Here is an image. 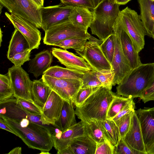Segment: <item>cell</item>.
I'll return each instance as SVG.
<instances>
[{
  "label": "cell",
  "mask_w": 154,
  "mask_h": 154,
  "mask_svg": "<svg viewBox=\"0 0 154 154\" xmlns=\"http://www.w3.org/2000/svg\"><path fill=\"white\" fill-rule=\"evenodd\" d=\"M116 95L111 90L100 86L81 105L76 107L75 114L79 119L88 123L94 120L105 121L109 107Z\"/></svg>",
  "instance_id": "obj_1"
},
{
  "label": "cell",
  "mask_w": 154,
  "mask_h": 154,
  "mask_svg": "<svg viewBox=\"0 0 154 154\" xmlns=\"http://www.w3.org/2000/svg\"><path fill=\"white\" fill-rule=\"evenodd\" d=\"M2 119L29 148L49 151L53 146L51 127L31 122L26 126L22 127L17 121Z\"/></svg>",
  "instance_id": "obj_2"
},
{
  "label": "cell",
  "mask_w": 154,
  "mask_h": 154,
  "mask_svg": "<svg viewBox=\"0 0 154 154\" xmlns=\"http://www.w3.org/2000/svg\"><path fill=\"white\" fill-rule=\"evenodd\" d=\"M154 70V63H142L131 69L125 79L116 87V94L133 99L140 98L150 83Z\"/></svg>",
  "instance_id": "obj_3"
},
{
  "label": "cell",
  "mask_w": 154,
  "mask_h": 154,
  "mask_svg": "<svg viewBox=\"0 0 154 154\" xmlns=\"http://www.w3.org/2000/svg\"><path fill=\"white\" fill-rule=\"evenodd\" d=\"M120 5L102 0L92 10L93 19L89 27L92 34L104 41L113 34V27L120 11Z\"/></svg>",
  "instance_id": "obj_4"
},
{
  "label": "cell",
  "mask_w": 154,
  "mask_h": 154,
  "mask_svg": "<svg viewBox=\"0 0 154 154\" xmlns=\"http://www.w3.org/2000/svg\"><path fill=\"white\" fill-rule=\"evenodd\" d=\"M116 21L128 34L138 53L144 48L146 32L140 16L128 7L120 11Z\"/></svg>",
  "instance_id": "obj_5"
},
{
  "label": "cell",
  "mask_w": 154,
  "mask_h": 154,
  "mask_svg": "<svg viewBox=\"0 0 154 154\" xmlns=\"http://www.w3.org/2000/svg\"><path fill=\"white\" fill-rule=\"evenodd\" d=\"M0 3L10 13L27 20L38 28H42L41 8L32 0H0Z\"/></svg>",
  "instance_id": "obj_6"
},
{
  "label": "cell",
  "mask_w": 154,
  "mask_h": 154,
  "mask_svg": "<svg viewBox=\"0 0 154 154\" xmlns=\"http://www.w3.org/2000/svg\"><path fill=\"white\" fill-rule=\"evenodd\" d=\"M91 36L87 31L74 25L69 20L56 25L45 32L43 43L47 45H54L71 38L82 37L88 40Z\"/></svg>",
  "instance_id": "obj_7"
},
{
  "label": "cell",
  "mask_w": 154,
  "mask_h": 154,
  "mask_svg": "<svg viewBox=\"0 0 154 154\" xmlns=\"http://www.w3.org/2000/svg\"><path fill=\"white\" fill-rule=\"evenodd\" d=\"M14 92V96L33 103L32 89L33 81L21 66L13 65L8 73Z\"/></svg>",
  "instance_id": "obj_8"
},
{
  "label": "cell",
  "mask_w": 154,
  "mask_h": 154,
  "mask_svg": "<svg viewBox=\"0 0 154 154\" xmlns=\"http://www.w3.org/2000/svg\"><path fill=\"white\" fill-rule=\"evenodd\" d=\"M103 41L98 40L91 35L87 41L82 51L75 52L83 58L93 70L97 72L103 69H112L111 64L102 52L100 44Z\"/></svg>",
  "instance_id": "obj_9"
},
{
  "label": "cell",
  "mask_w": 154,
  "mask_h": 154,
  "mask_svg": "<svg viewBox=\"0 0 154 154\" xmlns=\"http://www.w3.org/2000/svg\"><path fill=\"white\" fill-rule=\"evenodd\" d=\"M113 30L115 49L111 65L114 73L113 86H115L123 82L132 69L123 52L118 28L115 23Z\"/></svg>",
  "instance_id": "obj_10"
},
{
  "label": "cell",
  "mask_w": 154,
  "mask_h": 154,
  "mask_svg": "<svg viewBox=\"0 0 154 154\" xmlns=\"http://www.w3.org/2000/svg\"><path fill=\"white\" fill-rule=\"evenodd\" d=\"M42 80L53 90L65 100L72 101L82 86V80L61 79L43 75Z\"/></svg>",
  "instance_id": "obj_11"
},
{
  "label": "cell",
  "mask_w": 154,
  "mask_h": 154,
  "mask_svg": "<svg viewBox=\"0 0 154 154\" xmlns=\"http://www.w3.org/2000/svg\"><path fill=\"white\" fill-rule=\"evenodd\" d=\"M73 8L61 3L41 8L42 28L45 32L56 25L69 20V17Z\"/></svg>",
  "instance_id": "obj_12"
},
{
  "label": "cell",
  "mask_w": 154,
  "mask_h": 154,
  "mask_svg": "<svg viewBox=\"0 0 154 154\" xmlns=\"http://www.w3.org/2000/svg\"><path fill=\"white\" fill-rule=\"evenodd\" d=\"M5 14L15 29L18 30L27 41L29 48L38 49L41 39V33L33 24L17 15L6 12Z\"/></svg>",
  "instance_id": "obj_13"
},
{
  "label": "cell",
  "mask_w": 154,
  "mask_h": 154,
  "mask_svg": "<svg viewBox=\"0 0 154 154\" xmlns=\"http://www.w3.org/2000/svg\"><path fill=\"white\" fill-rule=\"evenodd\" d=\"M0 116L2 118L18 121L27 119L31 122L43 125L41 116L34 115L24 110L17 104L16 98L0 103Z\"/></svg>",
  "instance_id": "obj_14"
},
{
  "label": "cell",
  "mask_w": 154,
  "mask_h": 154,
  "mask_svg": "<svg viewBox=\"0 0 154 154\" xmlns=\"http://www.w3.org/2000/svg\"><path fill=\"white\" fill-rule=\"evenodd\" d=\"M135 112L139 119L146 151L154 143V107Z\"/></svg>",
  "instance_id": "obj_15"
},
{
  "label": "cell",
  "mask_w": 154,
  "mask_h": 154,
  "mask_svg": "<svg viewBox=\"0 0 154 154\" xmlns=\"http://www.w3.org/2000/svg\"><path fill=\"white\" fill-rule=\"evenodd\" d=\"M64 100L52 90L42 109L41 118L43 125H54L60 116Z\"/></svg>",
  "instance_id": "obj_16"
},
{
  "label": "cell",
  "mask_w": 154,
  "mask_h": 154,
  "mask_svg": "<svg viewBox=\"0 0 154 154\" xmlns=\"http://www.w3.org/2000/svg\"><path fill=\"white\" fill-rule=\"evenodd\" d=\"M122 138L132 149L138 151L142 154H147L140 124L135 109L132 111L129 129Z\"/></svg>",
  "instance_id": "obj_17"
},
{
  "label": "cell",
  "mask_w": 154,
  "mask_h": 154,
  "mask_svg": "<svg viewBox=\"0 0 154 154\" xmlns=\"http://www.w3.org/2000/svg\"><path fill=\"white\" fill-rule=\"evenodd\" d=\"M51 53L66 68L83 72L93 70L83 58L78 57L66 50L53 48Z\"/></svg>",
  "instance_id": "obj_18"
},
{
  "label": "cell",
  "mask_w": 154,
  "mask_h": 154,
  "mask_svg": "<svg viewBox=\"0 0 154 154\" xmlns=\"http://www.w3.org/2000/svg\"><path fill=\"white\" fill-rule=\"evenodd\" d=\"M87 124L81 120L62 131L59 138L53 139V147L57 151L63 150L68 146L71 140L74 138L87 134L86 126Z\"/></svg>",
  "instance_id": "obj_19"
},
{
  "label": "cell",
  "mask_w": 154,
  "mask_h": 154,
  "mask_svg": "<svg viewBox=\"0 0 154 154\" xmlns=\"http://www.w3.org/2000/svg\"><path fill=\"white\" fill-rule=\"evenodd\" d=\"M115 23L118 28L123 52L131 69H135L142 64L139 53L128 34L120 27L116 21Z\"/></svg>",
  "instance_id": "obj_20"
},
{
  "label": "cell",
  "mask_w": 154,
  "mask_h": 154,
  "mask_svg": "<svg viewBox=\"0 0 154 154\" xmlns=\"http://www.w3.org/2000/svg\"><path fill=\"white\" fill-rule=\"evenodd\" d=\"M53 55L48 50L43 51L35 54V57L29 61L28 72L36 78L43 75L51 67Z\"/></svg>",
  "instance_id": "obj_21"
},
{
  "label": "cell",
  "mask_w": 154,
  "mask_h": 154,
  "mask_svg": "<svg viewBox=\"0 0 154 154\" xmlns=\"http://www.w3.org/2000/svg\"><path fill=\"white\" fill-rule=\"evenodd\" d=\"M140 18L147 35L152 37L154 33V0H138Z\"/></svg>",
  "instance_id": "obj_22"
},
{
  "label": "cell",
  "mask_w": 154,
  "mask_h": 154,
  "mask_svg": "<svg viewBox=\"0 0 154 154\" xmlns=\"http://www.w3.org/2000/svg\"><path fill=\"white\" fill-rule=\"evenodd\" d=\"M97 144L88 135L85 134L73 138L68 147L73 154H95Z\"/></svg>",
  "instance_id": "obj_23"
},
{
  "label": "cell",
  "mask_w": 154,
  "mask_h": 154,
  "mask_svg": "<svg viewBox=\"0 0 154 154\" xmlns=\"http://www.w3.org/2000/svg\"><path fill=\"white\" fill-rule=\"evenodd\" d=\"M73 104L72 101L64 100L59 118L54 125L62 131L77 123Z\"/></svg>",
  "instance_id": "obj_24"
},
{
  "label": "cell",
  "mask_w": 154,
  "mask_h": 154,
  "mask_svg": "<svg viewBox=\"0 0 154 154\" xmlns=\"http://www.w3.org/2000/svg\"><path fill=\"white\" fill-rule=\"evenodd\" d=\"M92 11L85 8H73L69 17V20L75 26L88 31L93 20Z\"/></svg>",
  "instance_id": "obj_25"
},
{
  "label": "cell",
  "mask_w": 154,
  "mask_h": 154,
  "mask_svg": "<svg viewBox=\"0 0 154 154\" xmlns=\"http://www.w3.org/2000/svg\"><path fill=\"white\" fill-rule=\"evenodd\" d=\"M51 91L42 79L39 80H34L32 89L33 103L42 110Z\"/></svg>",
  "instance_id": "obj_26"
},
{
  "label": "cell",
  "mask_w": 154,
  "mask_h": 154,
  "mask_svg": "<svg viewBox=\"0 0 154 154\" xmlns=\"http://www.w3.org/2000/svg\"><path fill=\"white\" fill-rule=\"evenodd\" d=\"M29 49V46L25 38L18 30L15 29L8 46V58L9 60L16 54Z\"/></svg>",
  "instance_id": "obj_27"
},
{
  "label": "cell",
  "mask_w": 154,
  "mask_h": 154,
  "mask_svg": "<svg viewBox=\"0 0 154 154\" xmlns=\"http://www.w3.org/2000/svg\"><path fill=\"white\" fill-rule=\"evenodd\" d=\"M84 72L58 66H51L45 72L43 75L58 78L82 80Z\"/></svg>",
  "instance_id": "obj_28"
},
{
  "label": "cell",
  "mask_w": 154,
  "mask_h": 154,
  "mask_svg": "<svg viewBox=\"0 0 154 154\" xmlns=\"http://www.w3.org/2000/svg\"><path fill=\"white\" fill-rule=\"evenodd\" d=\"M100 121L107 140L114 147L121 138L118 127L112 119Z\"/></svg>",
  "instance_id": "obj_29"
},
{
  "label": "cell",
  "mask_w": 154,
  "mask_h": 154,
  "mask_svg": "<svg viewBox=\"0 0 154 154\" xmlns=\"http://www.w3.org/2000/svg\"><path fill=\"white\" fill-rule=\"evenodd\" d=\"M86 130L87 134L97 143L104 142L107 140L99 121L92 120L88 123L86 126Z\"/></svg>",
  "instance_id": "obj_30"
},
{
  "label": "cell",
  "mask_w": 154,
  "mask_h": 154,
  "mask_svg": "<svg viewBox=\"0 0 154 154\" xmlns=\"http://www.w3.org/2000/svg\"><path fill=\"white\" fill-rule=\"evenodd\" d=\"M131 99L116 95L109 107L107 119H112L116 116Z\"/></svg>",
  "instance_id": "obj_31"
},
{
  "label": "cell",
  "mask_w": 154,
  "mask_h": 154,
  "mask_svg": "<svg viewBox=\"0 0 154 154\" xmlns=\"http://www.w3.org/2000/svg\"><path fill=\"white\" fill-rule=\"evenodd\" d=\"M88 39L86 38L74 37L66 39L55 44L57 46L66 49L72 48L75 51H82Z\"/></svg>",
  "instance_id": "obj_32"
},
{
  "label": "cell",
  "mask_w": 154,
  "mask_h": 154,
  "mask_svg": "<svg viewBox=\"0 0 154 154\" xmlns=\"http://www.w3.org/2000/svg\"><path fill=\"white\" fill-rule=\"evenodd\" d=\"M14 97L13 91L8 74V75L0 74V103Z\"/></svg>",
  "instance_id": "obj_33"
},
{
  "label": "cell",
  "mask_w": 154,
  "mask_h": 154,
  "mask_svg": "<svg viewBox=\"0 0 154 154\" xmlns=\"http://www.w3.org/2000/svg\"><path fill=\"white\" fill-rule=\"evenodd\" d=\"M100 46L104 55L111 64L115 49L114 33L103 41Z\"/></svg>",
  "instance_id": "obj_34"
},
{
  "label": "cell",
  "mask_w": 154,
  "mask_h": 154,
  "mask_svg": "<svg viewBox=\"0 0 154 154\" xmlns=\"http://www.w3.org/2000/svg\"><path fill=\"white\" fill-rule=\"evenodd\" d=\"M100 87H82L73 98L72 102L73 104L76 107L81 105L91 94Z\"/></svg>",
  "instance_id": "obj_35"
},
{
  "label": "cell",
  "mask_w": 154,
  "mask_h": 154,
  "mask_svg": "<svg viewBox=\"0 0 154 154\" xmlns=\"http://www.w3.org/2000/svg\"><path fill=\"white\" fill-rule=\"evenodd\" d=\"M114 73L112 69H103L97 72V77L103 86L111 90L113 86Z\"/></svg>",
  "instance_id": "obj_36"
},
{
  "label": "cell",
  "mask_w": 154,
  "mask_h": 154,
  "mask_svg": "<svg viewBox=\"0 0 154 154\" xmlns=\"http://www.w3.org/2000/svg\"><path fill=\"white\" fill-rule=\"evenodd\" d=\"M83 85L82 88L97 87L103 86L97 76V72L90 70L84 73L82 79Z\"/></svg>",
  "instance_id": "obj_37"
},
{
  "label": "cell",
  "mask_w": 154,
  "mask_h": 154,
  "mask_svg": "<svg viewBox=\"0 0 154 154\" xmlns=\"http://www.w3.org/2000/svg\"><path fill=\"white\" fill-rule=\"evenodd\" d=\"M17 103L21 108L28 112L34 115L41 116V110L33 103L17 98Z\"/></svg>",
  "instance_id": "obj_38"
},
{
  "label": "cell",
  "mask_w": 154,
  "mask_h": 154,
  "mask_svg": "<svg viewBox=\"0 0 154 154\" xmlns=\"http://www.w3.org/2000/svg\"><path fill=\"white\" fill-rule=\"evenodd\" d=\"M133 110L115 123L118 127L121 138L125 136L129 129Z\"/></svg>",
  "instance_id": "obj_39"
},
{
  "label": "cell",
  "mask_w": 154,
  "mask_h": 154,
  "mask_svg": "<svg viewBox=\"0 0 154 154\" xmlns=\"http://www.w3.org/2000/svg\"><path fill=\"white\" fill-rule=\"evenodd\" d=\"M61 4L72 7L87 8L92 11L94 8L92 0H60Z\"/></svg>",
  "instance_id": "obj_40"
},
{
  "label": "cell",
  "mask_w": 154,
  "mask_h": 154,
  "mask_svg": "<svg viewBox=\"0 0 154 154\" xmlns=\"http://www.w3.org/2000/svg\"><path fill=\"white\" fill-rule=\"evenodd\" d=\"M32 50L29 49L15 55L9 60L17 66H21L24 63L29 61L30 53Z\"/></svg>",
  "instance_id": "obj_41"
},
{
  "label": "cell",
  "mask_w": 154,
  "mask_h": 154,
  "mask_svg": "<svg viewBox=\"0 0 154 154\" xmlns=\"http://www.w3.org/2000/svg\"><path fill=\"white\" fill-rule=\"evenodd\" d=\"M114 154H142L131 148L121 138L116 146L114 147Z\"/></svg>",
  "instance_id": "obj_42"
},
{
  "label": "cell",
  "mask_w": 154,
  "mask_h": 154,
  "mask_svg": "<svg viewBox=\"0 0 154 154\" xmlns=\"http://www.w3.org/2000/svg\"><path fill=\"white\" fill-rule=\"evenodd\" d=\"M95 154H114V147L106 140L97 144Z\"/></svg>",
  "instance_id": "obj_43"
},
{
  "label": "cell",
  "mask_w": 154,
  "mask_h": 154,
  "mask_svg": "<svg viewBox=\"0 0 154 154\" xmlns=\"http://www.w3.org/2000/svg\"><path fill=\"white\" fill-rule=\"evenodd\" d=\"M140 98L144 103L151 100H154V70L150 83Z\"/></svg>",
  "instance_id": "obj_44"
},
{
  "label": "cell",
  "mask_w": 154,
  "mask_h": 154,
  "mask_svg": "<svg viewBox=\"0 0 154 154\" xmlns=\"http://www.w3.org/2000/svg\"><path fill=\"white\" fill-rule=\"evenodd\" d=\"M135 103L132 99L125 106L123 109L112 119L116 123L127 114L130 113L132 110L135 109Z\"/></svg>",
  "instance_id": "obj_45"
},
{
  "label": "cell",
  "mask_w": 154,
  "mask_h": 154,
  "mask_svg": "<svg viewBox=\"0 0 154 154\" xmlns=\"http://www.w3.org/2000/svg\"><path fill=\"white\" fill-rule=\"evenodd\" d=\"M0 128L8 131L18 136L15 132L8 125L4 120L1 118L0 119Z\"/></svg>",
  "instance_id": "obj_46"
},
{
  "label": "cell",
  "mask_w": 154,
  "mask_h": 154,
  "mask_svg": "<svg viewBox=\"0 0 154 154\" xmlns=\"http://www.w3.org/2000/svg\"><path fill=\"white\" fill-rule=\"evenodd\" d=\"M22 148L20 147H17L12 149L8 154H21Z\"/></svg>",
  "instance_id": "obj_47"
},
{
  "label": "cell",
  "mask_w": 154,
  "mask_h": 154,
  "mask_svg": "<svg viewBox=\"0 0 154 154\" xmlns=\"http://www.w3.org/2000/svg\"><path fill=\"white\" fill-rule=\"evenodd\" d=\"M131 0H116L115 3L119 5H125Z\"/></svg>",
  "instance_id": "obj_48"
},
{
  "label": "cell",
  "mask_w": 154,
  "mask_h": 154,
  "mask_svg": "<svg viewBox=\"0 0 154 154\" xmlns=\"http://www.w3.org/2000/svg\"><path fill=\"white\" fill-rule=\"evenodd\" d=\"M147 154H154V143L147 150Z\"/></svg>",
  "instance_id": "obj_49"
},
{
  "label": "cell",
  "mask_w": 154,
  "mask_h": 154,
  "mask_svg": "<svg viewBox=\"0 0 154 154\" xmlns=\"http://www.w3.org/2000/svg\"><path fill=\"white\" fill-rule=\"evenodd\" d=\"M102 0H92L94 8Z\"/></svg>",
  "instance_id": "obj_50"
},
{
  "label": "cell",
  "mask_w": 154,
  "mask_h": 154,
  "mask_svg": "<svg viewBox=\"0 0 154 154\" xmlns=\"http://www.w3.org/2000/svg\"><path fill=\"white\" fill-rule=\"evenodd\" d=\"M38 2L40 8L43 7L44 0H37Z\"/></svg>",
  "instance_id": "obj_51"
},
{
  "label": "cell",
  "mask_w": 154,
  "mask_h": 154,
  "mask_svg": "<svg viewBox=\"0 0 154 154\" xmlns=\"http://www.w3.org/2000/svg\"><path fill=\"white\" fill-rule=\"evenodd\" d=\"M3 36L2 32V31L1 28H0V46H1V43L2 42V37Z\"/></svg>",
  "instance_id": "obj_52"
},
{
  "label": "cell",
  "mask_w": 154,
  "mask_h": 154,
  "mask_svg": "<svg viewBox=\"0 0 154 154\" xmlns=\"http://www.w3.org/2000/svg\"><path fill=\"white\" fill-rule=\"evenodd\" d=\"M41 152L39 153L40 154H50L48 151H41Z\"/></svg>",
  "instance_id": "obj_53"
},
{
  "label": "cell",
  "mask_w": 154,
  "mask_h": 154,
  "mask_svg": "<svg viewBox=\"0 0 154 154\" xmlns=\"http://www.w3.org/2000/svg\"><path fill=\"white\" fill-rule=\"evenodd\" d=\"M33 2L35 3L40 8L39 3L37 0H32Z\"/></svg>",
  "instance_id": "obj_54"
},
{
  "label": "cell",
  "mask_w": 154,
  "mask_h": 154,
  "mask_svg": "<svg viewBox=\"0 0 154 154\" xmlns=\"http://www.w3.org/2000/svg\"><path fill=\"white\" fill-rule=\"evenodd\" d=\"M109 2L112 3H115L116 0H108Z\"/></svg>",
  "instance_id": "obj_55"
},
{
  "label": "cell",
  "mask_w": 154,
  "mask_h": 154,
  "mask_svg": "<svg viewBox=\"0 0 154 154\" xmlns=\"http://www.w3.org/2000/svg\"><path fill=\"white\" fill-rule=\"evenodd\" d=\"M152 38H153L154 39V34H153V36H152Z\"/></svg>",
  "instance_id": "obj_56"
},
{
  "label": "cell",
  "mask_w": 154,
  "mask_h": 154,
  "mask_svg": "<svg viewBox=\"0 0 154 154\" xmlns=\"http://www.w3.org/2000/svg\"></svg>",
  "instance_id": "obj_57"
}]
</instances>
